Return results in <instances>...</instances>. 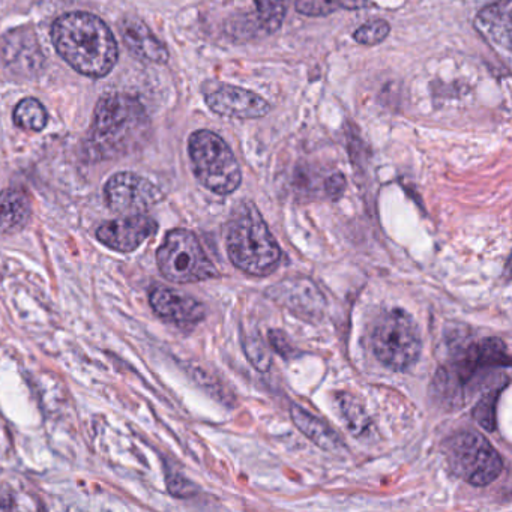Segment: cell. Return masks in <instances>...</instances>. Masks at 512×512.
<instances>
[{
  "instance_id": "6da1fadb",
  "label": "cell",
  "mask_w": 512,
  "mask_h": 512,
  "mask_svg": "<svg viewBox=\"0 0 512 512\" xmlns=\"http://www.w3.org/2000/svg\"><path fill=\"white\" fill-rule=\"evenodd\" d=\"M151 121L137 98L110 94L101 98L86 136L85 152L94 161L124 157L145 145Z\"/></svg>"
},
{
  "instance_id": "7a4b0ae2",
  "label": "cell",
  "mask_w": 512,
  "mask_h": 512,
  "mask_svg": "<svg viewBox=\"0 0 512 512\" xmlns=\"http://www.w3.org/2000/svg\"><path fill=\"white\" fill-rule=\"evenodd\" d=\"M52 41L71 68L91 79L106 77L118 62V43L94 14L79 11L59 17L52 26Z\"/></svg>"
},
{
  "instance_id": "3957f363",
  "label": "cell",
  "mask_w": 512,
  "mask_h": 512,
  "mask_svg": "<svg viewBox=\"0 0 512 512\" xmlns=\"http://www.w3.org/2000/svg\"><path fill=\"white\" fill-rule=\"evenodd\" d=\"M227 253L236 268L250 275L271 274L281 260L278 242L253 202H242L227 227Z\"/></svg>"
},
{
  "instance_id": "277c9868",
  "label": "cell",
  "mask_w": 512,
  "mask_h": 512,
  "mask_svg": "<svg viewBox=\"0 0 512 512\" xmlns=\"http://www.w3.org/2000/svg\"><path fill=\"white\" fill-rule=\"evenodd\" d=\"M193 172L203 187L227 196L235 193L242 182L241 167L230 146L218 134L200 130L188 139Z\"/></svg>"
},
{
  "instance_id": "5b68a950",
  "label": "cell",
  "mask_w": 512,
  "mask_h": 512,
  "mask_svg": "<svg viewBox=\"0 0 512 512\" xmlns=\"http://www.w3.org/2000/svg\"><path fill=\"white\" fill-rule=\"evenodd\" d=\"M374 355L391 370L412 367L421 355L422 341L415 319L401 308L385 311L371 332Z\"/></svg>"
},
{
  "instance_id": "8992f818",
  "label": "cell",
  "mask_w": 512,
  "mask_h": 512,
  "mask_svg": "<svg viewBox=\"0 0 512 512\" xmlns=\"http://www.w3.org/2000/svg\"><path fill=\"white\" fill-rule=\"evenodd\" d=\"M445 457L452 473L467 484L484 487L502 473V458L476 431H460L445 443Z\"/></svg>"
},
{
  "instance_id": "52a82bcc",
  "label": "cell",
  "mask_w": 512,
  "mask_h": 512,
  "mask_svg": "<svg viewBox=\"0 0 512 512\" xmlns=\"http://www.w3.org/2000/svg\"><path fill=\"white\" fill-rule=\"evenodd\" d=\"M161 274L172 283H199L217 277L218 272L197 236L190 230L167 233L157 251Z\"/></svg>"
},
{
  "instance_id": "ba28073f",
  "label": "cell",
  "mask_w": 512,
  "mask_h": 512,
  "mask_svg": "<svg viewBox=\"0 0 512 512\" xmlns=\"http://www.w3.org/2000/svg\"><path fill=\"white\" fill-rule=\"evenodd\" d=\"M104 199L113 211L134 215L148 211L163 199L157 185L131 172L116 173L104 187Z\"/></svg>"
},
{
  "instance_id": "9c48e42d",
  "label": "cell",
  "mask_w": 512,
  "mask_h": 512,
  "mask_svg": "<svg viewBox=\"0 0 512 512\" xmlns=\"http://www.w3.org/2000/svg\"><path fill=\"white\" fill-rule=\"evenodd\" d=\"M268 295L304 322H319L325 314V296L310 278H286L272 286Z\"/></svg>"
},
{
  "instance_id": "30bf717a",
  "label": "cell",
  "mask_w": 512,
  "mask_h": 512,
  "mask_svg": "<svg viewBox=\"0 0 512 512\" xmlns=\"http://www.w3.org/2000/svg\"><path fill=\"white\" fill-rule=\"evenodd\" d=\"M0 58L14 76L34 79L43 71L46 59L31 28L14 29L0 40Z\"/></svg>"
},
{
  "instance_id": "8fae6325",
  "label": "cell",
  "mask_w": 512,
  "mask_h": 512,
  "mask_svg": "<svg viewBox=\"0 0 512 512\" xmlns=\"http://www.w3.org/2000/svg\"><path fill=\"white\" fill-rule=\"evenodd\" d=\"M206 104L212 112L226 118L260 119L271 112L265 98L239 86L223 85L206 95Z\"/></svg>"
},
{
  "instance_id": "7c38bea8",
  "label": "cell",
  "mask_w": 512,
  "mask_h": 512,
  "mask_svg": "<svg viewBox=\"0 0 512 512\" xmlns=\"http://www.w3.org/2000/svg\"><path fill=\"white\" fill-rule=\"evenodd\" d=\"M158 224L148 215L134 214L119 220L110 221L97 230L101 244L112 250L130 253L139 248L146 239L157 233Z\"/></svg>"
},
{
  "instance_id": "4fadbf2b",
  "label": "cell",
  "mask_w": 512,
  "mask_h": 512,
  "mask_svg": "<svg viewBox=\"0 0 512 512\" xmlns=\"http://www.w3.org/2000/svg\"><path fill=\"white\" fill-rule=\"evenodd\" d=\"M151 305L158 316L176 325H194L202 322L206 316V308L202 302L169 287L152 290Z\"/></svg>"
},
{
  "instance_id": "5bb4252c",
  "label": "cell",
  "mask_w": 512,
  "mask_h": 512,
  "mask_svg": "<svg viewBox=\"0 0 512 512\" xmlns=\"http://www.w3.org/2000/svg\"><path fill=\"white\" fill-rule=\"evenodd\" d=\"M119 32L127 49L140 61L158 65L169 61V50L163 41L158 40L149 26L137 17H125L119 25Z\"/></svg>"
},
{
  "instance_id": "9a60e30c",
  "label": "cell",
  "mask_w": 512,
  "mask_h": 512,
  "mask_svg": "<svg viewBox=\"0 0 512 512\" xmlns=\"http://www.w3.org/2000/svg\"><path fill=\"white\" fill-rule=\"evenodd\" d=\"M475 28L494 49L511 52V0L488 5L476 16Z\"/></svg>"
},
{
  "instance_id": "2e32d148",
  "label": "cell",
  "mask_w": 512,
  "mask_h": 512,
  "mask_svg": "<svg viewBox=\"0 0 512 512\" xmlns=\"http://www.w3.org/2000/svg\"><path fill=\"white\" fill-rule=\"evenodd\" d=\"M290 415H292V421L295 422L299 431L305 434L314 445L328 452H341L343 449H346L337 431L332 430L323 419L307 412L304 407L299 406V404H293L292 409H290Z\"/></svg>"
},
{
  "instance_id": "e0dca14e",
  "label": "cell",
  "mask_w": 512,
  "mask_h": 512,
  "mask_svg": "<svg viewBox=\"0 0 512 512\" xmlns=\"http://www.w3.org/2000/svg\"><path fill=\"white\" fill-rule=\"evenodd\" d=\"M32 203L26 191L10 188L0 193V233L11 235L28 226Z\"/></svg>"
},
{
  "instance_id": "ac0fdd59",
  "label": "cell",
  "mask_w": 512,
  "mask_h": 512,
  "mask_svg": "<svg viewBox=\"0 0 512 512\" xmlns=\"http://www.w3.org/2000/svg\"><path fill=\"white\" fill-rule=\"evenodd\" d=\"M13 119L14 124L22 130L38 133L46 128L49 113L40 101L35 98H25L14 109Z\"/></svg>"
},
{
  "instance_id": "d6986e66",
  "label": "cell",
  "mask_w": 512,
  "mask_h": 512,
  "mask_svg": "<svg viewBox=\"0 0 512 512\" xmlns=\"http://www.w3.org/2000/svg\"><path fill=\"white\" fill-rule=\"evenodd\" d=\"M335 398H337V407L340 410L341 418H343L344 424L347 425L350 433L355 434V436L367 433L368 427H370V419H368L361 403L346 392L338 394Z\"/></svg>"
},
{
  "instance_id": "ffe728a7",
  "label": "cell",
  "mask_w": 512,
  "mask_h": 512,
  "mask_svg": "<svg viewBox=\"0 0 512 512\" xmlns=\"http://www.w3.org/2000/svg\"><path fill=\"white\" fill-rule=\"evenodd\" d=\"M263 28L274 34L283 25L290 0H254Z\"/></svg>"
},
{
  "instance_id": "44dd1931",
  "label": "cell",
  "mask_w": 512,
  "mask_h": 512,
  "mask_svg": "<svg viewBox=\"0 0 512 512\" xmlns=\"http://www.w3.org/2000/svg\"><path fill=\"white\" fill-rule=\"evenodd\" d=\"M389 32H391V26L386 20H371L353 32V40L361 46H377L388 38Z\"/></svg>"
},
{
  "instance_id": "7402d4cb",
  "label": "cell",
  "mask_w": 512,
  "mask_h": 512,
  "mask_svg": "<svg viewBox=\"0 0 512 512\" xmlns=\"http://www.w3.org/2000/svg\"><path fill=\"white\" fill-rule=\"evenodd\" d=\"M502 392V386L487 392L473 409V416L485 430L493 431L496 428V403Z\"/></svg>"
},
{
  "instance_id": "603a6c76",
  "label": "cell",
  "mask_w": 512,
  "mask_h": 512,
  "mask_svg": "<svg viewBox=\"0 0 512 512\" xmlns=\"http://www.w3.org/2000/svg\"><path fill=\"white\" fill-rule=\"evenodd\" d=\"M245 353L247 358L250 359L251 364L256 367V370L268 371L271 368L272 358L268 346L259 335H248L244 344Z\"/></svg>"
},
{
  "instance_id": "cb8c5ba5",
  "label": "cell",
  "mask_w": 512,
  "mask_h": 512,
  "mask_svg": "<svg viewBox=\"0 0 512 512\" xmlns=\"http://www.w3.org/2000/svg\"><path fill=\"white\" fill-rule=\"evenodd\" d=\"M338 10V0H296V11L302 16L325 17Z\"/></svg>"
},
{
  "instance_id": "d4e9b609",
  "label": "cell",
  "mask_w": 512,
  "mask_h": 512,
  "mask_svg": "<svg viewBox=\"0 0 512 512\" xmlns=\"http://www.w3.org/2000/svg\"><path fill=\"white\" fill-rule=\"evenodd\" d=\"M269 340H271L275 352L280 353L283 358H292L295 355V347H293L292 341L289 340V337L283 331L269 332Z\"/></svg>"
},
{
  "instance_id": "484cf974",
  "label": "cell",
  "mask_w": 512,
  "mask_h": 512,
  "mask_svg": "<svg viewBox=\"0 0 512 512\" xmlns=\"http://www.w3.org/2000/svg\"><path fill=\"white\" fill-rule=\"evenodd\" d=\"M169 490L178 497H190L196 493V487L181 476H172L169 479Z\"/></svg>"
},
{
  "instance_id": "4316f807",
  "label": "cell",
  "mask_w": 512,
  "mask_h": 512,
  "mask_svg": "<svg viewBox=\"0 0 512 512\" xmlns=\"http://www.w3.org/2000/svg\"><path fill=\"white\" fill-rule=\"evenodd\" d=\"M325 190L326 194H328L329 197H332V199H340L341 194L346 190V178H344L343 175H340V173L329 176L325 182Z\"/></svg>"
},
{
  "instance_id": "83f0119b",
  "label": "cell",
  "mask_w": 512,
  "mask_h": 512,
  "mask_svg": "<svg viewBox=\"0 0 512 512\" xmlns=\"http://www.w3.org/2000/svg\"><path fill=\"white\" fill-rule=\"evenodd\" d=\"M340 10L356 11L367 7L368 0H338Z\"/></svg>"
},
{
  "instance_id": "f1b7e54d",
  "label": "cell",
  "mask_w": 512,
  "mask_h": 512,
  "mask_svg": "<svg viewBox=\"0 0 512 512\" xmlns=\"http://www.w3.org/2000/svg\"><path fill=\"white\" fill-rule=\"evenodd\" d=\"M13 499L5 491H0V509H13Z\"/></svg>"
}]
</instances>
